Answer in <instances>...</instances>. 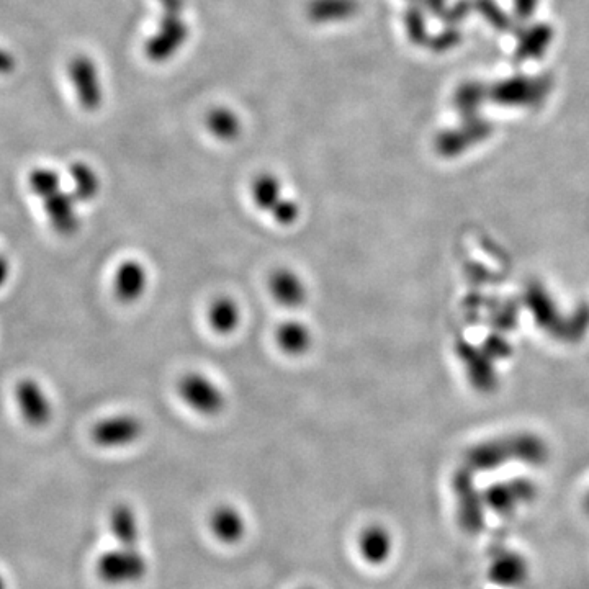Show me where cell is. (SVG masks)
Listing matches in <instances>:
<instances>
[{"label": "cell", "instance_id": "obj_9", "mask_svg": "<svg viewBox=\"0 0 589 589\" xmlns=\"http://www.w3.org/2000/svg\"><path fill=\"white\" fill-rule=\"evenodd\" d=\"M357 545L360 557L364 558L365 563L372 567H382L392 558L395 539L392 532L388 531V527L374 524L360 532Z\"/></svg>", "mask_w": 589, "mask_h": 589}, {"label": "cell", "instance_id": "obj_13", "mask_svg": "<svg viewBox=\"0 0 589 589\" xmlns=\"http://www.w3.org/2000/svg\"><path fill=\"white\" fill-rule=\"evenodd\" d=\"M269 292L275 302L287 308L302 306L308 297L302 277L290 269L275 270L269 280Z\"/></svg>", "mask_w": 589, "mask_h": 589}, {"label": "cell", "instance_id": "obj_14", "mask_svg": "<svg viewBox=\"0 0 589 589\" xmlns=\"http://www.w3.org/2000/svg\"><path fill=\"white\" fill-rule=\"evenodd\" d=\"M360 5L357 0H310L306 15L313 23L346 22L356 17Z\"/></svg>", "mask_w": 589, "mask_h": 589}, {"label": "cell", "instance_id": "obj_8", "mask_svg": "<svg viewBox=\"0 0 589 589\" xmlns=\"http://www.w3.org/2000/svg\"><path fill=\"white\" fill-rule=\"evenodd\" d=\"M77 200L71 192L59 190L56 194L43 200L46 218L50 221L51 228L61 236H71L77 233L81 226V218L77 213Z\"/></svg>", "mask_w": 589, "mask_h": 589}, {"label": "cell", "instance_id": "obj_22", "mask_svg": "<svg viewBox=\"0 0 589 589\" xmlns=\"http://www.w3.org/2000/svg\"><path fill=\"white\" fill-rule=\"evenodd\" d=\"M164 15H180L184 10V0H158Z\"/></svg>", "mask_w": 589, "mask_h": 589}, {"label": "cell", "instance_id": "obj_20", "mask_svg": "<svg viewBox=\"0 0 589 589\" xmlns=\"http://www.w3.org/2000/svg\"><path fill=\"white\" fill-rule=\"evenodd\" d=\"M28 185L36 197L45 200L61 190V177L53 169L36 167L28 177Z\"/></svg>", "mask_w": 589, "mask_h": 589}, {"label": "cell", "instance_id": "obj_6", "mask_svg": "<svg viewBox=\"0 0 589 589\" xmlns=\"http://www.w3.org/2000/svg\"><path fill=\"white\" fill-rule=\"evenodd\" d=\"M69 76L76 90L77 100L87 112L99 110L104 100L99 71L89 56H76L69 63Z\"/></svg>", "mask_w": 589, "mask_h": 589}, {"label": "cell", "instance_id": "obj_16", "mask_svg": "<svg viewBox=\"0 0 589 589\" xmlns=\"http://www.w3.org/2000/svg\"><path fill=\"white\" fill-rule=\"evenodd\" d=\"M241 308L233 298L221 297L210 306L208 310V323L216 333L230 334L238 329L241 323Z\"/></svg>", "mask_w": 589, "mask_h": 589}, {"label": "cell", "instance_id": "obj_21", "mask_svg": "<svg viewBox=\"0 0 589 589\" xmlns=\"http://www.w3.org/2000/svg\"><path fill=\"white\" fill-rule=\"evenodd\" d=\"M406 25H408V33H410L411 40L423 41L426 38L423 15L418 10H408V14H406Z\"/></svg>", "mask_w": 589, "mask_h": 589}, {"label": "cell", "instance_id": "obj_10", "mask_svg": "<svg viewBox=\"0 0 589 589\" xmlns=\"http://www.w3.org/2000/svg\"><path fill=\"white\" fill-rule=\"evenodd\" d=\"M210 531L221 544L236 545L246 536L248 524L238 508L231 504H220L210 516Z\"/></svg>", "mask_w": 589, "mask_h": 589}, {"label": "cell", "instance_id": "obj_15", "mask_svg": "<svg viewBox=\"0 0 589 589\" xmlns=\"http://www.w3.org/2000/svg\"><path fill=\"white\" fill-rule=\"evenodd\" d=\"M275 341L280 349L290 356H303L313 346V333L305 323L300 321H285L280 324Z\"/></svg>", "mask_w": 589, "mask_h": 589}, {"label": "cell", "instance_id": "obj_4", "mask_svg": "<svg viewBox=\"0 0 589 589\" xmlns=\"http://www.w3.org/2000/svg\"><path fill=\"white\" fill-rule=\"evenodd\" d=\"M143 429V423L136 416L117 414L95 424L92 441L104 449H122L140 441Z\"/></svg>", "mask_w": 589, "mask_h": 589}, {"label": "cell", "instance_id": "obj_12", "mask_svg": "<svg viewBox=\"0 0 589 589\" xmlns=\"http://www.w3.org/2000/svg\"><path fill=\"white\" fill-rule=\"evenodd\" d=\"M110 532L118 547L140 549V519L130 504L118 503L110 511Z\"/></svg>", "mask_w": 589, "mask_h": 589}, {"label": "cell", "instance_id": "obj_17", "mask_svg": "<svg viewBox=\"0 0 589 589\" xmlns=\"http://www.w3.org/2000/svg\"><path fill=\"white\" fill-rule=\"evenodd\" d=\"M252 198L262 212H269L274 215L275 210L284 203L282 184L279 177L272 174H261L252 182Z\"/></svg>", "mask_w": 589, "mask_h": 589}, {"label": "cell", "instance_id": "obj_5", "mask_svg": "<svg viewBox=\"0 0 589 589\" xmlns=\"http://www.w3.org/2000/svg\"><path fill=\"white\" fill-rule=\"evenodd\" d=\"M189 38V27L180 15H164L159 23L158 32L149 38L144 46L146 56L154 63H164L185 45Z\"/></svg>", "mask_w": 589, "mask_h": 589}, {"label": "cell", "instance_id": "obj_3", "mask_svg": "<svg viewBox=\"0 0 589 589\" xmlns=\"http://www.w3.org/2000/svg\"><path fill=\"white\" fill-rule=\"evenodd\" d=\"M486 575L498 588H521L531 576V565L526 555L521 554L519 550L500 549L490 558Z\"/></svg>", "mask_w": 589, "mask_h": 589}, {"label": "cell", "instance_id": "obj_26", "mask_svg": "<svg viewBox=\"0 0 589 589\" xmlns=\"http://www.w3.org/2000/svg\"><path fill=\"white\" fill-rule=\"evenodd\" d=\"M300 589H316V588H311V586H305V588H300Z\"/></svg>", "mask_w": 589, "mask_h": 589}, {"label": "cell", "instance_id": "obj_19", "mask_svg": "<svg viewBox=\"0 0 589 589\" xmlns=\"http://www.w3.org/2000/svg\"><path fill=\"white\" fill-rule=\"evenodd\" d=\"M207 128L215 138L221 141H233L241 135V120L238 115L226 107L213 108L207 115Z\"/></svg>", "mask_w": 589, "mask_h": 589}, {"label": "cell", "instance_id": "obj_11", "mask_svg": "<svg viewBox=\"0 0 589 589\" xmlns=\"http://www.w3.org/2000/svg\"><path fill=\"white\" fill-rule=\"evenodd\" d=\"M148 270L138 261L120 264L113 277V292L122 303H135L148 288Z\"/></svg>", "mask_w": 589, "mask_h": 589}, {"label": "cell", "instance_id": "obj_7", "mask_svg": "<svg viewBox=\"0 0 589 589\" xmlns=\"http://www.w3.org/2000/svg\"><path fill=\"white\" fill-rule=\"evenodd\" d=\"M15 398L25 423L32 428H45L46 424H50L53 408L40 383L33 378H25L15 388Z\"/></svg>", "mask_w": 589, "mask_h": 589}, {"label": "cell", "instance_id": "obj_2", "mask_svg": "<svg viewBox=\"0 0 589 589\" xmlns=\"http://www.w3.org/2000/svg\"><path fill=\"white\" fill-rule=\"evenodd\" d=\"M177 392L185 405L197 413L213 416L225 408L223 390L213 382L212 378L200 372H192L180 378Z\"/></svg>", "mask_w": 589, "mask_h": 589}, {"label": "cell", "instance_id": "obj_23", "mask_svg": "<svg viewBox=\"0 0 589 589\" xmlns=\"http://www.w3.org/2000/svg\"><path fill=\"white\" fill-rule=\"evenodd\" d=\"M15 69V59L12 54L0 48V74H10Z\"/></svg>", "mask_w": 589, "mask_h": 589}, {"label": "cell", "instance_id": "obj_24", "mask_svg": "<svg viewBox=\"0 0 589 589\" xmlns=\"http://www.w3.org/2000/svg\"><path fill=\"white\" fill-rule=\"evenodd\" d=\"M10 272H12V266L10 261L4 254H0V288H4L5 284L9 282Z\"/></svg>", "mask_w": 589, "mask_h": 589}, {"label": "cell", "instance_id": "obj_18", "mask_svg": "<svg viewBox=\"0 0 589 589\" xmlns=\"http://www.w3.org/2000/svg\"><path fill=\"white\" fill-rule=\"evenodd\" d=\"M72 180V192L77 202H90L100 192V179L97 172L86 162H74L69 169Z\"/></svg>", "mask_w": 589, "mask_h": 589}, {"label": "cell", "instance_id": "obj_1", "mask_svg": "<svg viewBox=\"0 0 589 589\" xmlns=\"http://www.w3.org/2000/svg\"><path fill=\"white\" fill-rule=\"evenodd\" d=\"M149 562L141 549L115 547L97 558L95 573L105 585H136L146 578Z\"/></svg>", "mask_w": 589, "mask_h": 589}, {"label": "cell", "instance_id": "obj_25", "mask_svg": "<svg viewBox=\"0 0 589 589\" xmlns=\"http://www.w3.org/2000/svg\"><path fill=\"white\" fill-rule=\"evenodd\" d=\"M0 589H7V581H5L4 575L0 573Z\"/></svg>", "mask_w": 589, "mask_h": 589}]
</instances>
